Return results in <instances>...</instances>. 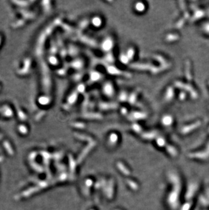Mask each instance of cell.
Segmentation results:
<instances>
[{
    "instance_id": "cell-1",
    "label": "cell",
    "mask_w": 209,
    "mask_h": 210,
    "mask_svg": "<svg viewBox=\"0 0 209 210\" xmlns=\"http://www.w3.org/2000/svg\"><path fill=\"white\" fill-rule=\"evenodd\" d=\"M40 188L39 186H37V187H34V188H31V189H30L29 190H26L25 192H23V193H22V197H27V196H29L30 195H31L33 194V193H34L35 192H37L38 191V190H40Z\"/></svg>"
},
{
    "instance_id": "cell-2",
    "label": "cell",
    "mask_w": 209,
    "mask_h": 210,
    "mask_svg": "<svg viewBox=\"0 0 209 210\" xmlns=\"http://www.w3.org/2000/svg\"><path fill=\"white\" fill-rule=\"evenodd\" d=\"M135 9L137 12H143L145 10V5L141 2L137 3L135 5Z\"/></svg>"
},
{
    "instance_id": "cell-3",
    "label": "cell",
    "mask_w": 209,
    "mask_h": 210,
    "mask_svg": "<svg viewBox=\"0 0 209 210\" xmlns=\"http://www.w3.org/2000/svg\"><path fill=\"white\" fill-rule=\"evenodd\" d=\"M92 24L96 27H98L101 25V20L98 17H95L92 19Z\"/></svg>"
},
{
    "instance_id": "cell-4",
    "label": "cell",
    "mask_w": 209,
    "mask_h": 210,
    "mask_svg": "<svg viewBox=\"0 0 209 210\" xmlns=\"http://www.w3.org/2000/svg\"><path fill=\"white\" fill-rule=\"evenodd\" d=\"M163 123L164 125H170V124H171L172 123V118L171 117H170V116H165L164 118H163Z\"/></svg>"
},
{
    "instance_id": "cell-5",
    "label": "cell",
    "mask_w": 209,
    "mask_h": 210,
    "mask_svg": "<svg viewBox=\"0 0 209 210\" xmlns=\"http://www.w3.org/2000/svg\"><path fill=\"white\" fill-rule=\"evenodd\" d=\"M203 30L205 32V34L209 35V23H206L203 26Z\"/></svg>"
},
{
    "instance_id": "cell-6",
    "label": "cell",
    "mask_w": 209,
    "mask_h": 210,
    "mask_svg": "<svg viewBox=\"0 0 209 210\" xmlns=\"http://www.w3.org/2000/svg\"><path fill=\"white\" fill-rule=\"evenodd\" d=\"M208 84H209V82H208Z\"/></svg>"
},
{
    "instance_id": "cell-7",
    "label": "cell",
    "mask_w": 209,
    "mask_h": 210,
    "mask_svg": "<svg viewBox=\"0 0 209 210\" xmlns=\"http://www.w3.org/2000/svg\"><path fill=\"white\" fill-rule=\"evenodd\" d=\"M208 131H209V129H208Z\"/></svg>"
}]
</instances>
